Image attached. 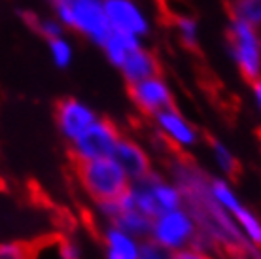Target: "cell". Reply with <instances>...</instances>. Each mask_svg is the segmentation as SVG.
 I'll list each match as a JSON object with an SVG mask.
<instances>
[{
    "label": "cell",
    "mask_w": 261,
    "mask_h": 259,
    "mask_svg": "<svg viewBox=\"0 0 261 259\" xmlns=\"http://www.w3.org/2000/svg\"><path fill=\"white\" fill-rule=\"evenodd\" d=\"M21 21L33 33L42 36L46 42H49L53 38H59V36H65V27L61 25L53 15H40V13L33 12V10H23L21 12Z\"/></svg>",
    "instance_id": "e0dca14e"
},
{
    "label": "cell",
    "mask_w": 261,
    "mask_h": 259,
    "mask_svg": "<svg viewBox=\"0 0 261 259\" xmlns=\"http://www.w3.org/2000/svg\"><path fill=\"white\" fill-rule=\"evenodd\" d=\"M252 100H254L255 108H257V112H259L261 116V78L252 82Z\"/></svg>",
    "instance_id": "484cf974"
},
{
    "label": "cell",
    "mask_w": 261,
    "mask_h": 259,
    "mask_svg": "<svg viewBox=\"0 0 261 259\" xmlns=\"http://www.w3.org/2000/svg\"><path fill=\"white\" fill-rule=\"evenodd\" d=\"M210 149V157L214 161V167L220 170L222 178H233V176L239 172V159H237L235 151L229 148L227 144L218 140V138H212L208 142Z\"/></svg>",
    "instance_id": "ac0fdd59"
},
{
    "label": "cell",
    "mask_w": 261,
    "mask_h": 259,
    "mask_svg": "<svg viewBox=\"0 0 261 259\" xmlns=\"http://www.w3.org/2000/svg\"><path fill=\"white\" fill-rule=\"evenodd\" d=\"M169 178L182 193L184 208L197 225L195 246L208 252H222L229 257L261 259V250L250 246L239 231L235 220L223 210L210 193L212 176L190 157H172L169 163Z\"/></svg>",
    "instance_id": "6da1fadb"
},
{
    "label": "cell",
    "mask_w": 261,
    "mask_h": 259,
    "mask_svg": "<svg viewBox=\"0 0 261 259\" xmlns=\"http://www.w3.org/2000/svg\"><path fill=\"white\" fill-rule=\"evenodd\" d=\"M151 119H153V125H155L159 136L169 146L176 148L178 151H190L201 140L199 129L178 110L176 106H170L167 110L159 112Z\"/></svg>",
    "instance_id": "8fae6325"
},
{
    "label": "cell",
    "mask_w": 261,
    "mask_h": 259,
    "mask_svg": "<svg viewBox=\"0 0 261 259\" xmlns=\"http://www.w3.org/2000/svg\"><path fill=\"white\" fill-rule=\"evenodd\" d=\"M170 259H216V255L208 250H204V248L190 246L180 250V252H174Z\"/></svg>",
    "instance_id": "d4e9b609"
},
{
    "label": "cell",
    "mask_w": 261,
    "mask_h": 259,
    "mask_svg": "<svg viewBox=\"0 0 261 259\" xmlns=\"http://www.w3.org/2000/svg\"><path fill=\"white\" fill-rule=\"evenodd\" d=\"M55 255L59 259H84L82 246L74 239L63 237L55 242Z\"/></svg>",
    "instance_id": "603a6c76"
},
{
    "label": "cell",
    "mask_w": 261,
    "mask_h": 259,
    "mask_svg": "<svg viewBox=\"0 0 261 259\" xmlns=\"http://www.w3.org/2000/svg\"><path fill=\"white\" fill-rule=\"evenodd\" d=\"M231 19H239L261 33V0H231Z\"/></svg>",
    "instance_id": "ffe728a7"
},
{
    "label": "cell",
    "mask_w": 261,
    "mask_h": 259,
    "mask_svg": "<svg viewBox=\"0 0 261 259\" xmlns=\"http://www.w3.org/2000/svg\"><path fill=\"white\" fill-rule=\"evenodd\" d=\"M80 188L95 204L116 201L129 189L130 180L112 157L76 165Z\"/></svg>",
    "instance_id": "3957f363"
},
{
    "label": "cell",
    "mask_w": 261,
    "mask_h": 259,
    "mask_svg": "<svg viewBox=\"0 0 261 259\" xmlns=\"http://www.w3.org/2000/svg\"><path fill=\"white\" fill-rule=\"evenodd\" d=\"M129 98L140 114L150 117L174 106V91L161 74L129 85Z\"/></svg>",
    "instance_id": "30bf717a"
},
{
    "label": "cell",
    "mask_w": 261,
    "mask_h": 259,
    "mask_svg": "<svg viewBox=\"0 0 261 259\" xmlns=\"http://www.w3.org/2000/svg\"><path fill=\"white\" fill-rule=\"evenodd\" d=\"M112 159L123 169L125 174L129 176L130 184L144 180L146 176L153 172V169H151V157L148 153V149L144 148L138 140L130 138V136L121 135L118 146L114 149Z\"/></svg>",
    "instance_id": "7c38bea8"
},
{
    "label": "cell",
    "mask_w": 261,
    "mask_h": 259,
    "mask_svg": "<svg viewBox=\"0 0 261 259\" xmlns=\"http://www.w3.org/2000/svg\"><path fill=\"white\" fill-rule=\"evenodd\" d=\"M47 51H49V59L57 68L65 70L72 65L74 61V44L70 42V38L66 36H59L47 42Z\"/></svg>",
    "instance_id": "44dd1931"
},
{
    "label": "cell",
    "mask_w": 261,
    "mask_h": 259,
    "mask_svg": "<svg viewBox=\"0 0 261 259\" xmlns=\"http://www.w3.org/2000/svg\"><path fill=\"white\" fill-rule=\"evenodd\" d=\"M33 244L21 240L0 242V259H33Z\"/></svg>",
    "instance_id": "7402d4cb"
},
{
    "label": "cell",
    "mask_w": 261,
    "mask_h": 259,
    "mask_svg": "<svg viewBox=\"0 0 261 259\" xmlns=\"http://www.w3.org/2000/svg\"><path fill=\"white\" fill-rule=\"evenodd\" d=\"M51 15L65 27V31L80 34L82 38L102 45L110 36L102 0H47Z\"/></svg>",
    "instance_id": "7a4b0ae2"
},
{
    "label": "cell",
    "mask_w": 261,
    "mask_h": 259,
    "mask_svg": "<svg viewBox=\"0 0 261 259\" xmlns=\"http://www.w3.org/2000/svg\"><path fill=\"white\" fill-rule=\"evenodd\" d=\"M227 51L246 82L261 78V33L239 19L227 23Z\"/></svg>",
    "instance_id": "277c9868"
},
{
    "label": "cell",
    "mask_w": 261,
    "mask_h": 259,
    "mask_svg": "<svg viewBox=\"0 0 261 259\" xmlns=\"http://www.w3.org/2000/svg\"><path fill=\"white\" fill-rule=\"evenodd\" d=\"M233 259H241V257H233Z\"/></svg>",
    "instance_id": "83f0119b"
},
{
    "label": "cell",
    "mask_w": 261,
    "mask_h": 259,
    "mask_svg": "<svg viewBox=\"0 0 261 259\" xmlns=\"http://www.w3.org/2000/svg\"><path fill=\"white\" fill-rule=\"evenodd\" d=\"M119 138H121V133L116 127V123H112L106 117H98L78 140L68 144L70 156L76 165L106 159L114 156V149L118 146Z\"/></svg>",
    "instance_id": "52a82bcc"
},
{
    "label": "cell",
    "mask_w": 261,
    "mask_h": 259,
    "mask_svg": "<svg viewBox=\"0 0 261 259\" xmlns=\"http://www.w3.org/2000/svg\"><path fill=\"white\" fill-rule=\"evenodd\" d=\"M121 72L123 80L129 85L138 84L146 78L157 76L159 74V61L157 55L151 51L146 44H142L140 47H137L135 51L130 53L129 57L123 61V65L118 68Z\"/></svg>",
    "instance_id": "4fadbf2b"
},
{
    "label": "cell",
    "mask_w": 261,
    "mask_h": 259,
    "mask_svg": "<svg viewBox=\"0 0 261 259\" xmlns=\"http://www.w3.org/2000/svg\"><path fill=\"white\" fill-rule=\"evenodd\" d=\"M197 237L199 233H197L195 221L184 206L163 212L157 218H153L150 235H148V239L153 240L155 244H159L170 253L195 246Z\"/></svg>",
    "instance_id": "8992f818"
},
{
    "label": "cell",
    "mask_w": 261,
    "mask_h": 259,
    "mask_svg": "<svg viewBox=\"0 0 261 259\" xmlns=\"http://www.w3.org/2000/svg\"><path fill=\"white\" fill-rule=\"evenodd\" d=\"M144 44V40L135 38L130 34H121V33H110V36L105 40V44L100 45L102 47V53H105L106 61L110 63L114 68H119L123 65V61L129 57L130 53L135 51L137 47Z\"/></svg>",
    "instance_id": "2e32d148"
},
{
    "label": "cell",
    "mask_w": 261,
    "mask_h": 259,
    "mask_svg": "<svg viewBox=\"0 0 261 259\" xmlns=\"http://www.w3.org/2000/svg\"><path fill=\"white\" fill-rule=\"evenodd\" d=\"M97 110L82 98L65 97L55 106V123L65 142L72 144L98 119Z\"/></svg>",
    "instance_id": "9c48e42d"
},
{
    "label": "cell",
    "mask_w": 261,
    "mask_h": 259,
    "mask_svg": "<svg viewBox=\"0 0 261 259\" xmlns=\"http://www.w3.org/2000/svg\"><path fill=\"white\" fill-rule=\"evenodd\" d=\"M172 27L176 38L180 44L188 49H197L199 42H201V29H199V21L190 15V13H176L172 15Z\"/></svg>",
    "instance_id": "d6986e66"
},
{
    "label": "cell",
    "mask_w": 261,
    "mask_h": 259,
    "mask_svg": "<svg viewBox=\"0 0 261 259\" xmlns=\"http://www.w3.org/2000/svg\"><path fill=\"white\" fill-rule=\"evenodd\" d=\"M210 193L214 201L235 220L239 231L246 239L250 246L261 250V218L250 206L242 202L241 195L237 193L233 184L227 178L212 176L210 180Z\"/></svg>",
    "instance_id": "5b68a950"
},
{
    "label": "cell",
    "mask_w": 261,
    "mask_h": 259,
    "mask_svg": "<svg viewBox=\"0 0 261 259\" xmlns=\"http://www.w3.org/2000/svg\"><path fill=\"white\" fill-rule=\"evenodd\" d=\"M105 259H138L142 240L114 225H102Z\"/></svg>",
    "instance_id": "9a60e30c"
},
{
    "label": "cell",
    "mask_w": 261,
    "mask_h": 259,
    "mask_svg": "<svg viewBox=\"0 0 261 259\" xmlns=\"http://www.w3.org/2000/svg\"><path fill=\"white\" fill-rule=\"evenodd\" d=\"M112 33L144 40L151 33V19L140 0H102Z\"/></svg>",
    "instance_id": "ba28073f"
},
{
    "label": "cell",
    "mask_w": 261,
    "mask_h": 259,
    "mask_svg": "<svg viewBox=\"0 0 261 259\" xmlns=\"http://www.w3.org/2000/svg\"><path fill=\"white\" fill-rule=\"evenodd\" d=\"M142 182L146 184L148 191H150L151 199H153V204H155L159 214L184 206L182 193H180V189L176 188V184L170 180L169 176H163L153 170V172L146 176Z\"/></svg>",
    "instance_id": "5bb4252c"
},
{
    "label": "cell",
    "mask_w": 261,
    "mask_h": 259,
    "mask_svg": "<svg viewBox=\"0 0 261 259\" xmlns=\"http://www.w3.org/2000/svg\"><path fill=\"white\" fill-rule=\"evenodd\" d=\"M170 257H172V253L167 252V250L161 248L159 244H155L153 240H150V239L142 240L138 259H170Z\"/></svg>",
    "instance_id": "cb8c5ba5"
},
{
    "label": "cell",
    "mask_w": 261,
    "mask_h": 259,
    "mask_svg": "<svg viewBox=\"0 0 261 259\" xmlns=\"http://www.w3.org/2000/svg\"><path fill=\"white\" fill-rule=\"evenodd\" d=\"M259 146H261V138H259Z\"/></svg>",
    "instance_id": "4316f807"
}]
</instances>
